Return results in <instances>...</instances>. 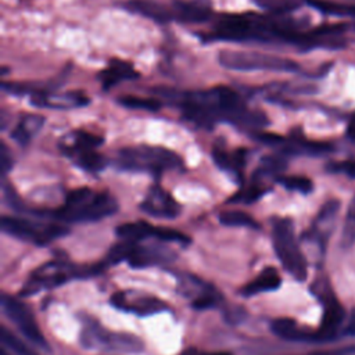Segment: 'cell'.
Wrapping results in <instances>:
<instances>
[{
  "mask_svg": "<svg viewBox=\"0 0 355 355\" xmlns=\"http://www.w3.org/2000/svg\"><path fill=\"white\" fill-rule=\"evenodd\" d=\"M154 92L173 103L183 118L198 126L211 129L218 122H227L240 128H262L268 125L263 112L250 110L244 98L229 86H214L207 90L178 92L169 87H157Z\"/></svg>",
  "mask_w": 355,
  "mask_h": 355,
  "instance_id": "6da1fadb",
  "label": "cell"
},
{
  "mask_svg": "<svg viewBox=\"0 0 355 355\" xmlns=\"http://www.w3.org/2000/svg\"><path fill=\"white\" fill-rule=\"evenodd\" d=\"M118 211L116 200L103 191H94L89 187L71 190L64 202L50 212V215L65 223L96 222L104 219Z\"/></svg>",
  "mask_w": 355,
  "mask_h": 355,
  "instance_id": "7a4b0ae2",
  "label": "cell"
},
{
  "mask_svg": "<svg viewBox=\"0 0 355 355\" xmlns=\"http://www.w3.org/2000/svg\"><path fill=\"white\" fill-rule=\"evenodd\" d=\"M119 169L133 172H148L161 175L162 172L178 169L183 165V159L175 151L161 147L140 144L119 150L115 159Z\"/></svg>",
  "mask_w": 355,
  "mask_h": 355,
  "instance_id": "3957f363",
  "label": "cell"
},
{
  "mask_svg": "<svg viewBox=\"0 0 355 355\" xmlns=\"http://www.w3.org/2000/svg\"><path fill=\"white\" fill-rule=\"evenodd\" d=\"M107 263H98V265H86L79 266L75 263H69L67 261H50L39 266L32 272V275L26 279V282L22 286L21 295L22 297H31L35 295L43 290L58 287L72 279H80V277H89L98 272H101L103 268H105Z\"/></svg>",
  "mask_w": 355,
  "mask_h": 355,
  "instance_id": "277c9868",
  "label": "cell"
},
{
  "mask_svg": "<svg viewBox=\"0 0 355 355\" xmlns=\"http://www.w3.org/2000/svg\"><path fill=\"white\" fill-rule=\"evenodd\" d=\"M272 241L276 257L282 266L295 280L304 282L308 276L306 259L295 237L293 220L290 218H277L272 226Z\"/></svg>",
  "mask_w": 355,
  "mask_h": 355,
  "instance_id": "5b68a950",
  "label": "cell"
},
{
  "mask_svg": "<svg viewBox=\"0 0 355 355\" xmlns=\"http://www.w3.org/2000/svg\"><path fill=\"white\" fill-rule=\"evenodd\" d=\"M218 62L220 67L232 71L295 72L300 69V65L294 60L261 51L245 50H222L218 54Z\"/></svg>",
  "mask_w": 355,
  "mask_h": 355,
  "instance_id": "8992f818",
  "label": "cell"
},
{
  "mask_svg": "<svg viewBox=\"0 0 355 355\" xmlns=\"http://www.w3.org/2000/svg\"><path fill=\"white\" fill-rule=\"evenodd\" d=\"M1 230L12 237L35 245H47L53 240L68 233V227L58 222H37L28 218L7 215L1 218Z\"/></svg>",
  "mask_w": 355,
  "mask_h": 355,
  "instance_id": "52a82bcc",
  "label": "cell"
},
{
  "mask_svg": "<svg viewBox=\"0 0 355 355\" xmlns=\"http://www.w3.org/2000/svg\"><path fill=\"white\" fill-rule=\"evenodd\" d=\"M1 306L7 318L14 323L19 333L32 344L39 348H49L47 340L43 336L31 308L21 300L4 294L1 298Z\"/></svg>",
  "mask_w": 355,
  "mask_h": 355,
  "instance_id": "ba28073f",
  "label": "cell"
},
{
  "mask_svg": "<svg viewBox=\"0 0 355 355\" xmlns=\"http://www.w3.org/2000/svg\"><path fill=\"white\" fill-rule=\"evenodd\" d=\"M312 290L323 304V313H322L320 326L318 327V334H319V341H326L334 337V334L337 333L338 327L344 320L345 312L340 301L336 298V295L330 290L326 280L315 283L312 286Z\"/></svg>",
  "mask_w": 355,
  "mask_h": 355,
  "instance_id": "9c48e42d",
  "label": "cell"
},
{
  "mask_svg": "<svg viewBox=\"0 0 355 355\" xmlns=\"http://www.w3.org/2000/svg\"><path fill=\"white\" fill-rule=\"evenodd\" d=\"M110 302L116 309L132 312L139 316L159 313L168 308V305L157 297L133 291H116L111 295Z\"/></svg>",
  "mask_w": 355,
  "mask_h": 355,
  "instance_id": "30bf717a",
  "label": "cell"
},
{
  "mask_svg": "<svg viewBox=\"0 0 355 355\" xmlns=\"http://www.w3.org/2000/svg\"><path fill=\"white\" fill-rule=\"evenodd\" d=\"M140 209L154 218L173 219L180 214L179 202L161 186L154 184L140 202Z\"/></svg>",
  "mask_w": 355,
  "mask_h": 355,
  "instance_id": "8fae6325",
  "label": "cell"
},
{
  "mask_svg": "<svg viewBox=\"0 0 355 355\" xmlns=\"http://www.w3.org/2000/svg\"><path fill=\"white\" fill-rule=\"evenodd\" d=\"M31 103L35 107L42 108H75V107H85L90 103V98L85 96L82 92H67V93H55L51 94L46 90H37L33 94H31Z\"/></svg>",
  "mask_w": 355,
  "mask_h": 355,
  "instance_id": "7c38bea8",
  "label": "cell"
},
{
  "mask_svg": "<svg viewBox=\"0 0 355 355\" xmlns=\"http://www.w3.org/2000/svg\"><path fill=\"white\" fill-rule=\"evenodd\" d=\"M175 21L198 24L211 17L209 0H175L172 4Z\"/></svg>",
  "mask_w": 355,
  "mask_h": 355,
  "instance_id": "4fadbf2b",
  "label": "cell"
},
{
  "mask_svg": "<svg viewBox=\"0 0 355 355\" xmlns=\"http://www.w3.org/2000/svg\"><path fill=\"white\" fill-rule=\"evenodd\" d=\"M101 143L103 139L100 136L79 129L65 135L60 141V147L64 154L73 158L80 153L96 150Z\"/></svg>",
  "mask_w": 355,
  "mask_h": 355,
  "instance_id": "5bb4252c",
  "label": "cell"
},
{
  "mask_svg": "<svg viewBox=\"0 0 355 355\" xmlns=\"http://www.w3.org/2000/svg\"><path fill=\"white\" fill-rule=\"evenodd\" d=\"M334 151V146L329 141L309 140L304 136H293L282 144V153L288 155H323Z\"/></svg>",
  "mask_w": 355,
  "mask_h": 355,
  "instance_id": "9a60e30c",
  "label": "cell"
},
{
  "mask_svg": "<svg viewBox=\"0 0 355 355\" xmlns=\"http://www.w3.org/2000/svg\"><path fill=\"white\" fill-rule=\"evenodd\" d=\"M270 329L277 337L288 341H297V343L319 341L318 329L311 330L308 327L300 326L294 319H288V318L275 319L270 324Z\"/></svg>",
  "mask_w": 355,
  "mask_h": 355,
  "instance_id": "2e32d148",
  "label": "cell"
},
{
  "mask_svg": "<svg viewBox=\"0 0 355 355\" xmlns=\"http://www.w3.org/2000/svg\"><path fill=\"white\" fill-rule=\"evenodd\" d=\"M247 150L245 148H237L234 151H227L223 147L215 146L212 150V158L214 162L226 172H230L233 178L237 180H241L243 178V171L247 165Z\"/></svg>",
  "mask_w": 355,
  "mask_h": 355,
  "instance_id": "e0dca14e",
  "label": "cell"
},
{
  "mask_svg": "<svg viewBox=\"0 0 355 355\" xmlns=\"http://www.w3.org/2000/svg\"><path fill=\"white\" fill-rule=\"evenodd\" d=\"M136 78H139V72L130 62L123 60H111L108 65L98 73V79L104 90H110L123 80Z\"/></svg>",
  "mask_w": 355,
  "mask_h": 355,
  "instance_id": "ac0fdd59",
  "label": "cell"
},
{
  "mask_svg": "<svg viewBox=\"0 0 355 355\" xmlns=\"http://www.w3.org/2000/svg\"><path fill=\"white\" fill-rule=\"evenodd\" d=\"M122 7L159 24L175 21L172 8L154 0H128L122 3Z\"/></svg>",
  "mask_w": 355,
  "mask_h": 355,
  "instance_id": "d6986e66",
  "label": "cell"
},
{
  "mask_svg": "<svg viewBox=\"0 0 355 355\" xmlns=\"http://www.w3.org/2000/svg\"><path fill=\"white\" fill-rule=\"evenodd\" d=\"M280 284H282V277H280L279 272L273 266H268V268L262 269L251 282H248L243 287L241 294L245 297H252V295H257L261 293L273 291V290L279 288Z\"/></svg>",
  "mask_w": 355,
  "mask_h": 355,
  "instance_id": "ffe728a7",
  "label": "cell"
},
{
  "mask_svg": "<svg viewBox=\"0 0 355 355\" xmlns=\"http://www.w3.org/2000/svg\"><path fill=\"white\" fill-rule=\"evenodd\" d=\"M44 125V116L37 114L24 115L11 130V139L19 146H26Z\"/></svg>",
  "mask_w": 355,
  "mask_h": 355,
  "instance_id": "44dd1931",
  "label": "cell"
},
{
  "mask_svg": "<svg viewBox=\"0 0 355 355\" xmlns=\"http://www.w3.org/2000/svg\"><path fill=\"white\" fill-rule=\"evenodd\" d=\"M115 232H116L118 237L122 239V240L139 243L140 240L148 239V237L158 239L159 226H154V225L147 223L144 220H137V222L122 223L116 227Z\"/></svg>",
  "mask_w": 355,
  "mask_h": 355,
  "instance_id": "7402d4cb",
  "label": "cell"
},
{
  "mask_svg": "<svg viewBox=\"0 0 355 355\" xmlns=\"http://www.w3.org/2000/svg\"><path fill=\"white\" fill-rule=\"evenodd\" d=\"M306 4L323 14L355 18V4L336 3L330 0H306Z\"/></svg>",
  "mask_w": 355,
  "mask_h": 355,
  "instance_id": "603a6c76",
  "label": "cell"
},
{
  "mask_svg": "<svg viewBox=\"0 0 355 355\" xmlns=\"http://www.w3.org/2000/svg\"><path fill=\"white\" fill-rule=\"evenodd\" d=\"M219 222L225 226H232V227H251V229L259 227L258 222L250 214L240 209L222 211L219 214Z\"/></svg>",
  "mask_w": 355,
  "mask_h": 355,
  "instance_id": "cb8c5ba5",
  "label": "cell"
},
{
  "mask_svg": "<svg viewBox=\"0 0 355 355\" xmlns=\"http://www.w3.org/2000/svg\"><path fill=\"white\" fill-rule=\"evenodd\" d=\"M75 161V164L82 168L86 172L90 173H97L100 171H103L107 166V158L100 154L97 150H90V151H85L78 154L76 157L72 158Z\"/></svg>",
  "mask_w": 355,
  "mask_h": 355,
  "instance_id": "d4e9b609",
  "label": "cell"
},
{
  "mask_svg": "<svg viewBox=\"0 0 355 355\" xmlns=\"http://www.w3.org/2000/svg\"><path fill=\"white\" fill-rule=\"evenodd\" d=\"M118 103L126 108L132 110H141V111H158L162 103L154 97H140V96H122L118 98Z\"/></svg>",
  "mask_w": 355,
  "mask_h": 355,
  "instance_id": "484cf974",
  "label": "cell"
},
{
  "mask_svg": "<svg viewBox=\"0 0 355 355\" xmlns=\"http://www.w3.org/2000/svg\"><path fill=\"white\" fill-rule=\"evenodd\" d=\"M283 187L301 194H309L313 190V183L309 178L301 175H282L276 179Z\"/></svg>",
  "mask_w": 355,
  "mask_h": 355,
  "instance_id": "4316f807",
  "label": "cell"
},
{
  "mask_svg": "<svg viewBox=\"0 0 355 355\" xmlns=\"http://www.w3.org/2000/svg\"><path fill=\"white\" fill-rule=\"evenodd\" d=\"M268 191L266 187L261 186V183L252 182L250 186L243 187L241 190H239L229 201L230 202H243V204H251L257 200H259L265 193Z\"/></svg>",
  "mask_w": 355,
  "mask_h": 355,
  "instance_id": "83f0119b",
  "label": "cell"
},
{
  "mask_svg": "<svg viewBox=\"0 0 355 355\" xmlns=\"http://www.w3.org/2000/svg\"><path fill=\"white\" fill-rule=\"evenodd\" d=\"M1 343L4 345H8V348L15 351L18 355H36L25 344H22L12 333H10L6 327L1 329Z\"/></svg>",
  "mask_w": 355,
  "mask_h": 355,
  "instance_id": "f1b7e54d",
  "label": "cell"
},
{
  "mask_svg": "<svg viewBox=\"0 0 355 355\" xmlns=\"http://www.w3.org/2000/svg\"><path fill=\"white\" fill-rule=\"evenodd\" d=\"M326 171H329L330 173H340L348 178H355V159H343V161L329 162L326 165Z\"/></svg>",
  "mask_w": 355,
  "mask_h": 355,
  "instance_id": "f546056e",
  "label": "cell"
},
{
  "mask_svg": "<svg viewBox=\"0 0 355 355\" xmlns=\"http://www.w3.org/2000/svg\"><path fill=\"white\" fill-rule=\"evenodd\" d=\"M216 302H218L216 295L212 294V293H209V291H207V293L198 295V297L193 301L191 306H193L194 309H197V311H201V309H208V308L215 306Z\"/></svg>",
  "mask_w": 355,
  "mask_h": 355,
  "instance_id": "4dcf8cb0",
  "label": "cell"
},
{
  "mask_svg": "<svg viewBox=\"0 0 355 355\" xmlns=\"http://www.w3.org/2000/svg\"><path fill=\"white\" fill-rule=\"evenodd\" d=\"M11 168H12V157H11L10 150L6 146V143H1V150H0V169H1V175L6 176Z\"/></svg>",
  "mask_w": 355,
  "mask_h": 355,
  "instance_id": "1f68e13d",
  "label": "cell"
},
{
  "mask_svg": "<svg viewBox=\"0 0 355 355\" xmlns=\"http://www.w3.org/2000/svg\"><path fill=\"white\" fill-rule=\"evenodd\" d=\"M345 333L349 334V336H355V309L352 311V313L349 316V320L345 326Z\"/></svg>",
  "mask_w": 355,
  "mask_h": 355,
  "instance_id": "d6a6232c",
  "label": "cell"
},
{
  "mask_svg": "<svg viewBox=\"0 0 355 355\" xmlns=\"http://www.w3.org/2000/svg\"><path fill=\"white\" fill-rule=\"evenodd\" d=\"M347 136L349 137V140H351L352 143H355V122H352V121L348 123Z\"/></svg>",
  "mask_w": 355,
  "mask_h": 355,
  "instance_id": "836d02e7",
  "label": "cell"
},
{
  "mask_svg": "<svg viewBox=\"0 0 355 355\" xmlns=\"http://www.w3.org/2000/svg\"><path fill=\"white\" fill-rule=\"evenodd\" d=\"M197 355H229V354H222V352H216V354H197Z\"/></svg>",
  "mask_w": 355,
  "mask_h": 355,
  "instance_id": "e575fe53",
  "label": "cell"
},
{
  "mask_svg": "<svg viewBox=\"0 0 355 355\" xmlns=\"http://www.w3.org/2000/svg\"><path fill=\"white\" fill-rule=\"evenodd\" d=\"M351 121H352V122H355V114H354V115H352V118H351Z\"/></svg>",
  "mask_w": 355,
  "mask_h": 355,
  "instance_id": "d590c367",
  "label": "cell"
},
{
  "mask_svg": "<svg viewBox=\"0 0 355 355\" xmlns=\"http://www.w3.org/2000/svg\"><path fill=\"white\" fill-rule=\"evenodd\" d=\"M354 218H355V212H354Z\"/></svg>",
  "mask_w": 355,
  "mask_h": 355,
  "instance_id": "8d00e7d4",
  "label": "cell"
}]
</instances>
